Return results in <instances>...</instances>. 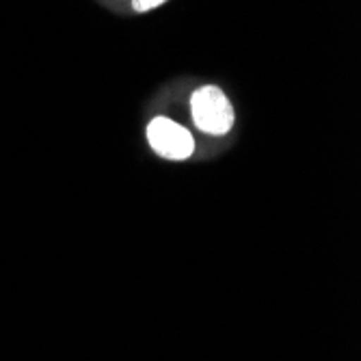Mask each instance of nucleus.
Listing matches in <instances>:
<instances>
[{"mask_svg":"<svg viewBox=\"0 0 361 361\" xmlns=\"http://www.w3.org/2000/svg\"><path fill=\"white\" fill-rule=\"evenodd\" d=\"M190 113L195 126L206 135H227L234 126V109L219 87H202L192 93Z\"/></svg>","mask_w":361,"mask_h":361,"instance_id":"1","label":"nucleus"},{"mask_svg":"<svg viewBox=\"0 0 361 361\" xmlns=\"http://www.w3.org/2000/svg\"><path fill=\"white\" fill-rule=\"evenodd\" d=\"M162 3H167V0H135V9L137 11H149V9H154V7H158Z\"/></svg>","mask_w":361,"mask_h":361,"instance_id":"3","label":"nucleus"},{"mask_svg":"<svg viewBox=\"0 0 361 361\" xmlns=\"http://www.w3.org/2000/svg\"><path fill=\"white\" fill-rule=\"evenodd\" d=\"M147 141L158 156L169 160H184L195 152L192 135L167 117L152 119V123L147 126Z\"/></svg>","mask_w":361,"mask_h":361,"instance_id":"2","label":"nucleus"}]
</instances>
